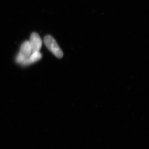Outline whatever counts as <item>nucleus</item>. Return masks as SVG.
<instances>
[{"instance_id": "nucleus-1", "label": "nucleus", "mask_w": 149, "mask_h": 149, "mask_svg": "<svg viewBox=\"0 0 149 149\" xmlns=\"http://www.w3.org/2000/svg\"><path fill=\"white\" fill-rule=\"evenodd\" d=\"M44 43L48 49L58 58H62L63 53L58 43L51 35H47L44 38Z\"/></svg>"}, {"instance_id": "nucleus-2", "label": "nucleus", "mask_w": 149, "mask_h": 149, "mask_svg": "<svg viewBox=\"0 0 149 149\" xmlns=\"http://www.w3.org/2000/svg\"><path fill=\"white\" fill-rule=\"evenodd\" d=\"M29 42L33 52L40 51L42 45V41L37 33H31Z\"/></svg>"}, {"instance_id": "nucleus-3", "label": "nucleus", "mask_w": 149, "mask_h": 149, "mask_svg": "<svg viewBox=\"0 0 149 149\" xmlns=\"http://www.w3.org/2000/svg\"><path fill=\"white\" fill-rule=\"evenodd\" d=\"M42 57V55L40 51H34L32 52L31 55H30V56L24 63L23 66H28L33 64L35 63V62H37L38 61L40 60Z\"/></svg>"}]
</instances>
